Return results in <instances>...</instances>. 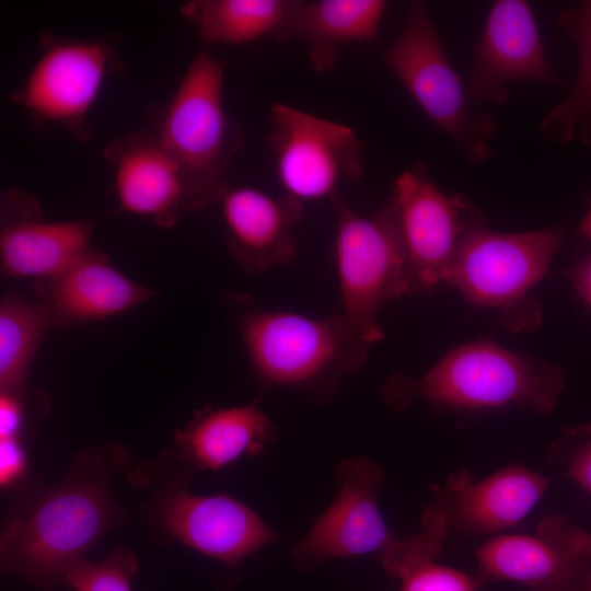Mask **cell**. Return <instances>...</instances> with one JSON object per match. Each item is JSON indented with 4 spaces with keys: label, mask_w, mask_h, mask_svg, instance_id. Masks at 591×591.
<instances>
[{
    "label": "cell",
    "mask_w": 591,
    "mask_h": 591,
    "mask_svg": "<svg viewBox=\"0 0 591 591\" xmlns=\"http://www.w3.org/2000/svg\"><path fill=\"white\" fill-rule=\"evenodd\" d=\"M276 428L257 403L198 412L175 434L179 454L199 470H219L274 442Z\"/></svg>",
    "instance_id": "44dd1931"
},
{
    "label": "cell",
    "mask_w": 591,
    "mask_h": 591,
    "mask_svg": "<svg viewBox=\"0 0 591 591\" xmlns=\"http://www.w3.org/2000/svg\"><path fill=\"white\" fill-rule=\"evenodd\" d=\"M390 204L403 236L417 293L444 282L465 233L479 223L467 201L442 192L421 164L394 181Z\"/></svg>",
    "instance_id": "7c38bea8"
},
{
    "label": "cell",
    "mask_w": 591,
    "mask_h": 591,
    "mask_svg": "<svg viewBox=\"0 0 591 591\" xmlns=\"http://www.w3.org/2000/svg\"><path fill=\"white\" fill-rule=\"evenodd\" d=\"M268 147L285 194L302 202L331 200L363 175L364 143L351 127L283 103L269 109Z\"/></svg>",
    "instance_id": "9c48e42d"
},
{
    "label": "cell",
    "mask_w": 591,
    "mask_h": 591,
    "mask_svg": "<svg viewBox=\"0 0 591 591\" xmlns=\"http://www.w3.org/2000/svg\"><path fill=\"white\" fill-rule=\"evenodd\" d=\"M474 576L526 591H579L591 564V533L564 514L543 518L532 534H500L475 551Z\"/></svg>",
    "instance_id": "30bf717a"
},
{
    "label": "cell",
    "mask_w": 591,
    "mask_h": 591,
    "mask_svg": "<svg viewBox=\"0 0 591 591\" xmlns=\"http://www.w3.org/2000/svg\"><path fill=\"white\" fill-rule=\"evenodd\" d=\"M399 580V591H478L482 587L474 575L439 565L434 560L412 568Z\"/></svg>",
    "instance_id": "484cf974"
},
{
    "label": "cell",
    "mask_w": 591,
    "mask_h": 591,
    "mask_svg": "<svg viewBox=\"0 0 591 591\" xmlns=\"http://www.w3.org/2000/svg\"><path fill=\"white\" fill-rule=\"evenodd\" d=\"M564 439L570 444L565 460L567 475L591 495V426L571 428Z\"/></svg>",
    "instance_id": "4316f807"
},
{
    "label": "cell",
    "mask_w": 591,
    "mask_h": 591,
    "mask_svg": "<svg viewBox=\"0 0 591 591\" xmlns=\"http://www.w3.org/2000/svg\"><path fill=\"white\" fill-rule=\"evenodd\" d=\"M96 221H47L37 199L10 188L1 198L0 271L2 278L53 277L86 254Z\"/></svg>",
    "instance_id": "5bb4252c"
},
{
    "label": "cell",
    "mask_w": 591,
    "mask_h": 591,
    "mask_svg": "<svg viewBox=\"0 0 591 591\" xmlns=\"http://www.w3.org/2000/svg\"><path fill=\"white\" fill-rule=\"evenodd\" d=\"M552 479L536 471L510 465L474 479L466 471L452 473L432 489L427 508L449 531L494 534L518 525L546 493Z\"/></svg>",
    "instance_id": "9a60e30c"
},
{
    "label": "cell",
    "mask_w": 591,
    "mask_h": 591,
    "mask_svg": "<svg viewBox=\"0 0 591 591\" xmlns=\"http://www.w3.org/2000/svg\"><path fill=\"white\" fill-rule=\"evenodd\" d=\"M565 384L561 366L484 339L450 350L418 378L393 373L381 395L395 410L424 402L465 409L517 406L544 415L555 408Z\"/></svg>",
    "instance_id": "3957f363"
},
{
    "label": "cell",
    "mask_w": 591,
    "mask_h": 591,
    "mask_svg": "<svg viewBox=\"0 0 591 591\" xmlns=\"http://www.w3.org/2000/svg\"><path fill=\"white\" fill-rule=\"evenodd\" d=\"M227 246L236 265L258 274L291 263L297 253L294 230L303 202L251 186L230 187L222 199Z\"/></svg>",
    "instance_id": "ac0fdd59"
},
{
    "label": "cell",
    "mask_w": 591,
    "mask_h": 591,
    "mask_svg": "<svg viewBox=\"0 0 591 591\" xmlns=\"http://www.w3.org/2000/svg\"><path fill=\"white\" fill-rule=\"evenodd\" d=\"M294 0H192L181 14L211 44H246L275 36Z\"/></svg>",
    "instance_id": "7402d4cb"
},
{
    "label": "cell",
    "mask_w": 591,
    "mask_h": 591,
    "mask_svg": "<svg viewBox=\"0 0 591 591\" xmlns=\"http://www.w3.org/2000/svg\"><path fill=\"white\" fill-rule=\"evenodd\" d=\"M50 331L37 299L7 293L0 301V390L24 394L34 358Z\"/></svg>",
    "instance_id": "603a6c76"
},
{
    "label": "cell",
    "mask_w": 591,
    "mask_h": 591,
    "mask_svg": "<svg viewBox=\"0 0 591 591\" xmlns=\"http://www.w3.org/2000/svg\"><path fill=\"white\" fill-rule=\"evenodd\" d=\"M567 276L578 294L591 306V253L577 260Z\"/></svg>",
    "instance_id": "f546056e"
},
{
    "label": "cell",
    "mask_w": 591,
    "mask_h": 591,
    "mask_svg": "<svg viewBox=\"0 0 591 591\" xmlns=\"http://www.w3.org/2000/svg\"><path fill=\"white\" fill-rule=\"evenodd\" d=\"M579 591H591V578H586Z\"/></svg>",
    "instance_id": "1f68e13d"
},
{
    "label": "cell",
    "mask_w": 591,
    "mask_h": 591,
    "mask_svg": "<svg viewBox=\"0 0 591 591\" xmlns=\"http://www.w3.org/2000/svg\"><path fill=\"white\" fill-rule=\"evenodd\" d=\"M224 303L262 386L301 392L317 404L328 403L343 379L362 369L373 346L339 312L314 317L268 310L240 293L225 296Z\"/></svg>",
    "instance_id": "7a4b0ae2"
},
{
    "label": "cell",
    "mask_w": 591,
    "mask_h": 591,
    "mask_svg": "<svg viewBox=\"0 0 591 591\" xmlns=\"http://www.w3.org/2000/svg\"><path fill=\"white\" fill-rule=\"evenodd\" d=\"M382 60L466 161L479 164L493 157L496 121L475 108L424 2L409 3L402 30L383 49Z\"/></svg>",
    "instance_id": "5b68a950"
},
{
    "label": "cell",
    "mask_w": 591,
    "mask_h": 591,
    "mask_svg": "<svg viewBox=\"0 0 591 591\" xmlns=\"http://www.w3.org/2000/svg\"><path fill=\"white\" fill-rule=\"evenodd\" d=\"M158 520L173 538L228 569L278 538L257 513L225 494L174 489L161 500Z\"/></svg>",
    "instance_id": "2e32d148"
},
{
    "label": "cell",
    "mask_w": 591,
    "mask_h": 591,
    "mask_svg": "<svg viewBox=\"0 0 591 591\" xmlns=\"http://www.w3.org/2000/svg\"><path fill=\"white\" fill-rule=\"evenodd\" d=\"M579 232L584 239L591 242V209L587 212V215L582 219L580 223Z\"/></svg>",
    "instance_id": "4dcf8cb0"
},
{
    "label": "cell",
    "mask_w": 591,
    "mask_h": 591,
    "mask_svg": "<svg viewBox=\"0 0 591 591\" xmlns=\"http://www.w3.org/2000/svg\"><path fill=\"white\" fill-rule=\"evenodd\" d=\"M338 493L311 530L290 552L301 571L327 560L383 553L396 536L379 508L382 467L367 457H351L335 471Z\"/></svg>",
    "instance_id": "8fae6325"
},
{
    "label": "cell",
    "mask_w": 591,
    "mask_h": 591,
    "mask_svg": "<svg viewBox=\"0 0 591 591\" xmlns=\"http://www.w3.org/2000/svg\"><path fill=\"white\" fill-rule=\"evenodd\" d=\"M50 329H60L124 313L155 296L112 264L108 256L90 250L61 273L35 281Z\"/></svg>",
    "instance_id": "e0dca14e"
},
{
    "label": "cell",
    "mask_w": 591,
    "mask_h": 591,
    "mask_svg": "<svg viewBox=\"0 0 591 591\" xmlns=\"http://www.w3.org/2000/svg\"><path fill=\"white\" fill-rule=\"evenodd\" d=\"M331 202L337 215L338 312L374 345L383 338L382 306L417 293L398 220L390 202L370 216L355 211L339 192Z\"/></svg>",
    "instance_id": "8992f818"
},
{
    "label": "cell",
    "mask_w": 591,
    "mask_h": 591,
    "mask_svg": "<svg viewBox=\"0 0 591 591\" xmlns=\"http://www.w3.org/2000/svg\"><path fill=\"white\" fill-rule=\"evenodd\" d=\"M26 470V453L19 437L0 438V483L2 487L20 480Z\"/></svg>",
    "instance_id": "83f0119b"
},
{
    "label": "cell",
    "mask_w": 591,
    "mask_h": 591,
    "mask_svg": "<svg viewBox=\"0 0 591 591\" xmlns=\"http://www.w3.org/2000/svg\"><path fill=\"white\" fill-rule=\"evenodd\" d=\"M223 80L222 62L200 47L169 102L144 115L146 128L179 170L186 211L221 201L230 188L228 173L243 132L224 109Z\"/></svg>",
    "instance_id": "277c9868"
},
{
    "label": "cell",
    "mask_w": 591,
    "mask_h": 591,
    "mask_svg": "<svg viewBox=\"0 0 591 591\" xmlns=\"http://www.w3.org/2000/svg\"><path fill=\"white\" fill-rule=\"evenodd\" d=\"M39 55L23 83L11 92L14 104L38 125L63 127L80 142L92 139L88 119L106 77L118 66L106 39L70 38L44 32Z\"/></svg>",
    "instance_id": "52a82bcc"
},
{
    "label": "cell",
    "mask_w": 591,
    "mask_h": 591,
    "mask_svg": "<svg viewBox=\"0 0 591 591\" xmlns=\"http://www.w3.org/2000/svg\"><path fill=\"white\" fill-rule=\"evenodd\" d=\"M517 80L563 85L547 59L530 3L497 0L473 48L467 88L476 106L500 105L508 101L507 86Z\"/></svg>",
    "instance_id": "4fadbf2b"
},
{
    "label": "cell",
    "mask_w": 591,
    "mask_h": 591,
    "mask_svg": "<svg viewBox=\"0 0 591 591\" xmlns=\"http://www.w3.org/2000/svg\"><path fill=\"white\" fill-rule=\"evenodd\" d=\"M103 158L114 170L121 211L173 227L184 210L181 173L154 135L142 128L106 143Z\"/></svg>",
    "instance_id": "d6986e66"
},
{
    "label": "cell",
    "mask_w": 591,
    "mask_h": 591,
    "mask_svg": "<svg viewBox=\"0 0 591 591\" xmlns=\"http://www.w3.org/2000/svg\"><path fill=\"white\" fill-rule=\"evenodd\" d=\"M126 461L120 447L91 449L77 455L57 485L28 493L5 522L2 569L42 591L63 584L68 569L124 521L109 483Z\"/></svg>",
    "instance_id": "6da1fadb"
},
{
    "label": "cell",
    "mask_w": 591,
    "mask_h": 591,
    "mask_svg": "<svg viewBox=\"0 0 591 591\" xmlns=\"http://www.w3.org/2000/svg\"><path fill=\"white\" fill-rule=\"evenodd\" d=\"M386 5L384 0H294L274 38L301 44L311 68L323 74L344 47L376 40Z\"/></svg>",
    "instance_id": "ffe728a7"
},
{
    "label": "cell",
    "mask_w": 591,
    "mask_h": 591,
    "mask_svg": "<svg viewBox=\"0 0 591 591\" xmlns=\"http://www.w3.org/2000/svg\"><path fill=\"white\" fill-rule=\"evenodd\" d=\"M22 396L0 392V438L19 437L25 418Z\"/></svg>",
    "instance_id": "f1b7e54d"
},
{
    "label": "cell",
    "mask_w": 591,
    "mask_h": 591,
    "mask_svg": "<svg viewBox=\"0 0 591 591\" xmlns=\"http://www.w3.org/2000/svg\"><path fill=\"white\" fill-rule=\"evenodd\" d=\"M138 570L136 555L128 548H114L100 563L80 559L66 572L63 584L73 591H132Z\"/></svg>",
    "instance_id": "d4e9b609"
},
{
    "label": "cell",
    "mask_w": 591,
    "mask_h": 591,
    "mask_svg": "<svg viewBox=\"0 0 591 591\" xmlns=\"http://www.w3.org/2000/svg\"><path fill=\"white\" fill-rule=\"evenodd\" d=\"M579 54V69L568 99L555 105L541 123L542 134L560 144L578 134L586 146H591V0L561 20Z\"/></svg>",
    "instance_id": "cb8c5ba5"
},
{
    "label": "cell",
    "mask_w": 591,
    "mask_h": 591,
    "mask_svg": "<svg viewBox=\"0 0 591 591\" xmlns=\"http://www.w3.org/2000/svg\"><path fill=\"white\" fill-rule=\"evenodd\" d=\"M564 240L559 227L503 233L477 223L463 236L444 283L471 304L513 308L547 275Z\"/></svg>",
    "instance_id": "ba28073f"
}]
</instances>
